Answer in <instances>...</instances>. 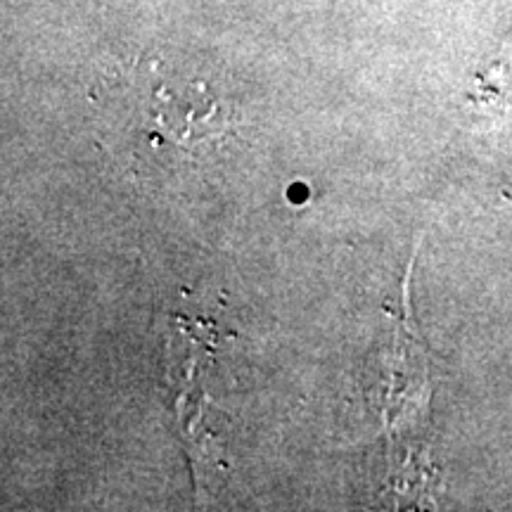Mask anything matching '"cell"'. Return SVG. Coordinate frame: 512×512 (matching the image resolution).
I'll return each instance as SVG.
<instances>
[{"label": "cell", "mask_w": 512, "mask_h": 512, "mask_svg": "<svg viewBox=\"0 0 512 512\" xmlns=\"http://www.w3.org/2000/svg\"><path fill=\"white\" fill-rule=\"evenodd\" d=\"M512 91V38L503 50V57L494 64L486 79L482 81V98L479 102H494Z\"/></svg>", "instance_id": "obj_1"}]
</instances>
